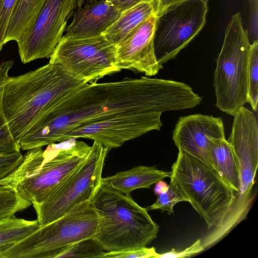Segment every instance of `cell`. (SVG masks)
<instances>
[{"label": "cell", "instance_id": "obj_1", "mask_svg": "<svg viewBox=\"0 0 258 258\" xmlns=\"http://www.w3.org/2000/svg\"><path fill=\"white\" fill-rule=\"evenodd\" d=\"M178 82L142 76L112 82L86 83L42 117L18 142L27 151L60 142L72 130L102 118L132 111L180 109Z\"/></svg>", "mask_w": 258, "mask_h": 258}, {"label": "cell", "instance_id": "obj_2", "mask_svg": "<svg viewBox=\"0 0 258 258\" xmlns=\"http://www.w3.org/2000/svg\"><path fill=\"white\" fill-rule=\"evenodd\" d=\"M87 83L76 79L59 65L48 63L16 77H9L3 106L16 142L42 117Z\"/></svg>", "mask_w": 258, "mask_h": 258}, {"label": "cell", "instance_id": "obj_3", "mask_svg": "<svg viewBox=\"0 0 258 258\" xmlns=\"http://www.w3.org/2000/svg\"><path fill=\"white\" fill-rule=\"evenodd\" d=\"M27 150L11 172L0 179V185L14 188L31 204H39L85 159L91 146L75 138Z\"/></svg>", "mask_w": 258, "mask_h": 258}, {"label": "cell", "instance_id": "obj_4", "mask_svg": "<svg viewBox=\"0 0 258 258\" xmlns=\"http://www.w3.org/2000/svg\"><path fill=\"white\" fill-rule=\"evenodd\" d=\"M91 202L99 217L94 239L104 251L146 246L157 237L159 226L131 196L100 184Z\"/></svg>", "mask_w": 258, "mask_h": 258}, {"label": "cell", "instance_id": "obj_5", "mask_svg": "<svg viewBox=\"0 0 258 258\" xmlns=\"http://www.w3.org/2000/svg\"><path fill=\"white\" fill-rule=\"evenodd\" d=\"M170 178L209 229L220 226L231 210L235 193L215 169L185 152L179 151L171 166Z\"/></svg>", "mask_w": 258, "mask_h": 258}, {"label": "cell", "instance_id": "obj_6", "mask_svg": "<svg viewBox=\"0 0 258 258\" xmlns=\"http://www.w3.org/2000/svg\"><path fill=\"white\" fill-rule=\"evenodd\" d=\"M250 45L240 14L236 13L227 26L213 79L216 106L230 115L247 103Z\"/></svg>", "mask_w": 258, "mask_h": 258}, {"label": "cell", "instance_id": "obj_7", "mask_svg": "<svg viewBox=\"0 0 258 258\" xmlns=\"http://www.w3.org/2000/svg\"><path fill=\"white\" fill-rule=\"evenodd\" d=\"M98 222L91 201L84 202L0 252V258H56L73 243L94 238Z\"/></svg>", "mask_w": 258, "mask_h": 258}, {"label": "cell", "instance_id": "obj_8", "mask_svg": "<svg viewBox=\"0 0 258 258\" xmlns=\"http://www.w3.org/2000/svg\"><path fill=\"white\" fill-rule=\"evenodd\" d=\"M108 151L94 142L80 165L45 200L33 205L40 226L59 218L84 202L91 201L101 184Z\"/></svg>", "mask_w": 258, "mask_h": 258}, {"label": "cell", "instance_id": "obj_9", "mask_svg": "<svg viewBox=\"0 0 258 258\" xmlns=\"http://www.w3.org/2000/svg\"><path fill=\"white\" fill-rule=\"evenodd\" d=\"M74 78L93 84L119 71L115 46L103 35L86 37L62 36L49 57Z\"/></svg>", "mask_w": 258, "mask_h": 258}, {"label": "cell", "instance_id": "obj_10", "mask_svg": "<svg viewBox=\"0 0 258 258\" xmlns=\"http://www.w3.org/2000/svg\"><path fill=\"white\" fill-rule=\"evenodd\" d=\"M228 142L238 161L240 187L225 223L234 228L244 220L253 200L252 191L258 166V123L255 114L241 107L233 115Z\"/></svg>", "mask_w": 258, "mask_h": 258}, {"label": "cell", "instance_id": "obj_11", "mask_svg": "<svg viewBox=\"0 0 258 258\" xmlns=\"http://www.w3.org/2000/svg\"><path fill=\"white\" fill-rule=\"evenodd\" d=\"M207 0H184L157 14L154 36L158 62L174 58L200 32L206 22Z\"/></svg>", "mask_w": 258, "mask_h": 258}, {"label": "cell", "instance_id": "obj_12", "mask_svg": "<svg viewBox=\"0 0 258 258\" xmlns=\"http://www.w3.org/2000/svg\"><path fill=\"white\" fill-rule=\"evenodd\" d=\"M77 0H45L33 24L16 41L25 64L49 57L62 37Z\"/></svg>", "mask_w": 258, "mask_h": 258}, {"label": "cell", "instance_id": "obj_13", "mask_svg": "<svg viewBox=\"0 0 258 258\" xmlns=\"http://www.w3.org/2000/svg\"><path fill=\"white\" fill-rule=\"evenodd\" d=\"M161 112L132 111L118 113L81 125L66 134L61 141L85 138L109 151L162 125Z\"/></svg>", "mask_w": 258, "mask_h": 258}, {"label": "cell", "instance_id": "obj_14", "mask_svg": "<svg viewBox=\"0 0 258 258\" xmlns=\"http://www.w3.org/2000/svg\"><path fill=\"white\" fill-rule=\"evenodd\" d=\"M157 15L149 17L121 42L115 45L117 66L155 76L163 68L156 58L154 36Z\"/></svg>", "mask_w": 258, "mask_h": 258}, {"label": "cell", "instance_id": "obj_15", "mask_svg": "<svg viewBox=\"0 0 258 258\" xmlns=\"http://www.w3.org/2000/svg\"><path fill=\"white\" fill-rule=\"evenodd\" d=\"M210 137H225L223 120L202 114L180 117L172 134L179 151L185 152L214 169L209 148Z\"/></svg>", "mask_w": 258, "mask_h": 258}, {"label": "cell", "instance_id": "obj_16", "mask_svg": "<svg viewBox=\"0 0 258 258\" xmlns=\"http://www.w3.org/2000/svg\"><path fill=\"white\" fill-rule=\"evenodd\" d=\"M120 12L109 0H95L78 8L73 21L66 27L64 35L86 37L103 35L114 22Z\"/></svg>", "mask_w": 258, "mask_h": 258}, {"label": "cell", "instance_id": "obj_17", "mask_svg": "<svg viewBox=\"0 0 258 258\" xmlns=\"http://www.w3.org/2000/svg\"><path fill=\"white\" fill-rule=\"evenodd\" d=\"M171 171H165L155 166H138L114 175L102 177L101 185L107 186L126 196L139 188H150L153 184L166 177Z\"/></svg>", "mask_w": 258, "mask_h": 258}, {"label": "cell", "instance_id": "obj_18", "mask_svg": "<svg viewBox=\"0 0 258 258\" xmlns=\"http://www.w3.org/2000/svg\"><path fill=\"white\" fill-rule=\"evenodd\" d=\"M209 148L214 169L234 190L236 198L239 191L240 180L239 165L232 146L225 137H210Z\"/></svg>", "mask_w": 258, "mask_h": 258}, {"label": "cell", "instance_id": "obj_19", "mask_svg": "<svg viewBox=\"0 0 258 258\" xmlns=\"http://www.w3.org/2000/svg\"><path fill=\"white\" fill-rule=\"evenodd\" d=\"M158 11V0L140 3L122 12L103 35L116 45Z\"/></svg>", "mask_w": 258, "mask_h": 258}, {"label": "cell", "instance_id": "obj_20", "mask_svg": "<svg viewBox=\"0 0 258 258\" xmlns=\"http://www.w3.org/2000/svg\"><path fill=\"white\" fill-rule=\"evenodd\" d=\"M45 0H17L8 24L7 42L17 41L33 24Z\"/></svg>", "mask_w": 258, "mask_h": 258}, {"label": "cell", "instance_id": "obj_21", "mask_svg": "<svg viewBox=\"0 0 258 258\" xmlns=\"http://www.w3.org/2000/svg\"><path fill=\"white\" fill-rule=\"evenodd\" d=\"M40 227L37 220L15 216L0 220V252L26 238Z\"/></svg>", "mask_w": 258, "mask_h": 258}, {"label": "cell", "instance_id": "obj_22", "mask_svg": "<svg viewBox=\"0 0 258 258\" xmlns=\"http://www.w3.org/2000/svg\"><path fill=\"white\" fill-rule=\"evenodd\" d=\"M13 64V60H9L2 62L0 64V156L20 152L19 145L9 127L3 101L4 86Z\"/></svg>", "mask_w": 258, "mask_h": 258}, {"label": "cell", "instance_id": "obj_23", "mask_svg": "<svg viewBox=\"0 0 258 258\" xmlns=\"http://www.w3.org/2000/svg\"><path fill=\"white\" fill-rule=\"evenodd\" d=\"M31 204L9 186L0 185V220L15 216Z\"/></svg>", "mask_w": 258, "mask_h": 258}, {"label": "cell", "instance_id": "obj_24", "mask_svg": "<svg viewBox=\"0 0 258 258\" xmlns=\"http://www.w3.org/2000/svg\"><path fill=\"white\" fill-rule=\"evenodd\" d=\"M105 251L94 238L84 239L73 243L62 250L56 258H102Z\"/></svg>", "mask_w": 258, "mask_h": 258}, {"label": "cell", "instance_id": "obj_25", "mask_svg": "<svg viewBox=\"0 0 258 258\" xmlns=\"http://www.w3.org/2000/svg\"><path fill=\"white\" fill-rule=\"evenodd\" d=\"M258 101V41L251 44L248 69V100L252 110L257 111Z\"/></svg>", "mask_w": 258, "mask_h": 258}, {"label": "cell", "instance_id": "obj_26", "mask_svg": "<svg viewBox=\"0 0 258 258\" xmlns=\"http://www.w3.org/2000/svg\"><path fill=\"white\" fill-rule=\"evenodd\" d=\"M166 191L157 196V200L147 210H160L162 212L166 211L170 215L174 213V206L180 202L189 201L183 195L176 183L170 179V184Z\"/></svg>", "mask_w": 258, "mask_h": 258}, {"label": "cell", "instance_id": "obj_27", "mask_svg": "<svg viewBox=\"0 0 258 258\" xmlns=\"http://www.w3.org/2000/svg\"><path fill=\"white\" fill-rule=\"evenodd\" d=\"M17 0H0V52L7 42L8 24Z\"/></svg>", "mask_w": 258, "mask_h": 258}, {"label": "cell", "instance_id": "obj_28", "mask_svg": "<svg viewBox=\"0 0 258 258\" xmlns=\"http://www.w3.org/2000/svg\"><path fill=\"white\" fill-rule=\"evenodd\" d=\"M158 254L154 247L144 246L120 251H105L102 258H157Z\"/></svg>", "mask_w": 258, "mask_h": 258}, {"label": "cell", "instance_id": "obj_29", "mask_svg": "<svg viewBox=\"0 0 258 258\" xmlns=\"http://www.w3.org/2000/svg\"><path fill=\"white\" fill-rule=\"evenodd\" d=\"M205 250L202 243V239H199L192 245L178 251L173 248L167 252L158 253L157 258H184L188 257L198 254Z\"/></svg>", "mask_w": 258, "mask_h": 258}, {"label": "cell", "instance_id": "obj_30", "mask_svg": "<svg viewBox=\"0 0 258 258\" xmlns=\"http://www.w3.org/2000/svg\"><path fill=\"white\" fill-rule=\"evenodd\" d=\"M23 157L21 152L0 156V179L13 171L19 164Z\"/></svg>", "mask_w": 258, "mask_h": 258}, {"label": "cell", "instance_id": "obj_31", "mask_svg": "<svg viewBox=\"0 0 258 258\" xmlns=\"http://www.w3.org/2000/svg\"><path fill=\"white\" fill-rule=\"evenodd\" d=\"M152 1L153 0H109L120 13L140 3Z\"/></svg>", "mask_w": 258, "mask_h": 258}, {"label": "cell", "instance_id": "obj_32", "mask_svg": "<svg viewBox=\"0 0 258 258\" xmlns=\"http://www.w3.org/2000/svg\"><path fill=\"white\" fill-rule=\"evenodd\" d=\"M168 186V184L162 180L157 182L154 190L155 195L157 196L161 193L166 191Z\"/></svg>", "mask_w": 258, "mask_h": 258}, {"label": "cell", "instance_id": "obj_33", "mask_svg": "<svg viewBox=\"0 0 258 258\" xmlns=\"http://www.w3.org/2000/svg\"><path fill=\"white\" fill-rule=\"evenodd\" d=\"M251 4H253L251 6V18H257V0H250Z\"/></svg>", "mask_w": 258, "mask_h": 258}, {"label": "cell", "instance_id": "obj_34", "mask_svg": "<svg viewBox=\"0 0 258 258\" xmlns=\"http://www.w3.org/2000/svg\"><path fill=\"white\" fill-rule=\"evenodd\" d=\"M95 0H77V6L78 8H81L84 4L92 2Z\"/></svg>", "mask_w": 258, "mask_h": 258}]
</instances>
